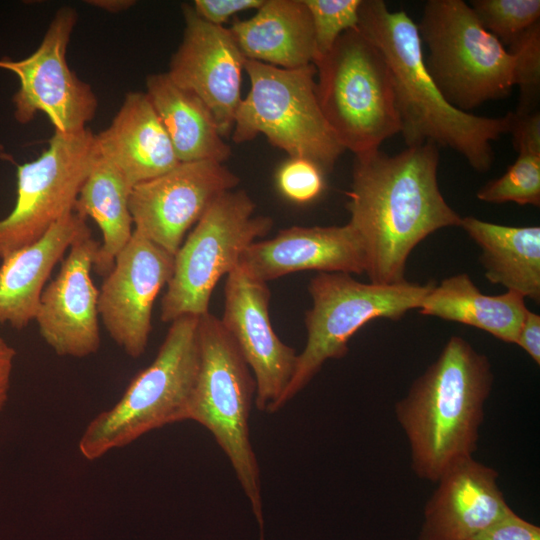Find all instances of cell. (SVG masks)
<instances>
[{"instance_id":"obj_1","label":"cell","mask_w":540,"mask_h":540,"mask_svg":"<svg viewBox=\"0 0 540 540\" xmlns=\"http://www.w3.org/2000/svg\"><path fill=\"white\" fill-rule=\"evenodd\" d=\"M355 156L346 208L365 273L374 284L404 282L412 250L435 231L461 223L439 189L438 146L425 142L395 155L378 148Z\"/></svg>"},{"instance_id":"obj_2","label":"cell","mask_w":540,"mask_h":540,"mask_svg":"<svg viewBox=\"0 0 540 540\" xmlns=\"http://www.w3.org/2000/svg\"><path fill=\"white\" fill-rule=\"evenodd\" d=\"M358 27L379 48L393 79L395 102L407 147L425 142L451 148L478 172L490 169L491 142L510 133L513 112L477 116L450 105L430 76L417 24L382 0H362Z\"/></svg>"},{"instance_id":"obj_3","label":"cell","mask_w":540,"mask_h":540,"mask_svg":"<svg viewBox=\"0 0 540 540\" xmlns=\"http://www.w3.org/2000/svg\"><path fill=\"white\" fill-rule=\"evenodd\" d=\"M492 383L487 356L452 336L396 404L419 478L436 483L453 462L473 456Z\"/></svg>"},{"instance_id":"obj_4","label":"cell","mask_w":540,"mask_h":540,"mask_svg":"<svg viewBox=\"0 0 540 540\" xmlns=\"http://www.w3.org/2000/svg\"><path fill=\"white\" fill-rule=\"evenodd\" d=\"M199 317L171 323L154 360L130 381L121 398L97 414L78 442L81 456L94 461L168 424L187 420L199 368Z\"/></svg>"},{"instance_id":"obj_5","label":"cell","mask_w":540,"mask_h":540,"mask_svg":"<svg viewBox=\"0 0 540 540\" xmlns=\"http://www.w3.org/2000/svg\"><path fill=\"white\" fill-rule=\"evenodd\" d=\"M199 368L187 420L205 427L229 459L260 527H263L260 469L250 440L255 403L253 374L220 319L199 317Z\"/></svg>"},{"instance_id":"obj_6","label":"cell","mask_w":540,"mask_h":540,"mask_svg":"<svg viewBox=\"0 0 540 540\" xmlns=\"http://www.w3.org/2000/svg\"><path fill=\"white\" fill-rule=\"evenodd\" d=\"M313 64L320 108L345 150L378 149L401 131L389 66L359 27L341 34Z\"/></svg>"},{"instance_id":"obj_7","label":"cell","mask_w":540,"mask_h":540,"mask_svg":"<svg viewBox=\"0 0 540 540\" xmlns=\"http://www.w3.org/2000/svg\"><path fill=\"white\" fill-rule=\"evenodd\" d=\"M428 48L426 68L446 101L470 110L505 98L514 85V59L462 0H428L417 25Z\"/></svg>"},{"instance_id":"obj_8","label":"cell","mask_w":540,"mask_h":540,"mask_svg":"<svg viewBox=\"0 0 540 540\" xmlns=\"http://www.w3.org/2000/svg\"><path fill=\"white\" fill-rule=\"evenodd\" d=\"M250 90L234 121L232 140L243 143L263 134L290 158H305L331 170L345 151L320 108L314 64L285 69L246 59Z\"/></svg>"},{"instance_id":"obj_9","label":"cell","mask_w":540,"mask_h":540,"mask_svg":"<svg viewBox=\"0 0 540 540\" xmlns=\"http://www.w3.org/2000/svg\"><path fill=\"white\" fill-rule=\"evenodd\" d=\"M435 284L405 280L379 285L357 281L347 273L319 272L308 286L312 307L305 314L306 345L273 412L296 396L327 360L343 358L350 338L360 328L378 318L400 320L419 308Z\"/></svg>"},{"instance_id":"obj_10","label":"cell","mask_w":540,"mask_h":540,"mask_svg":"<svg viewBox=\"0 0 540 540\" xmlns=\"http://www.w3.org/2000/svg\"><path fill=\"white\" fill-rule=\"evenodd\" d=\"M255 208L246 191L231 190L205 211L174 254L173 273L161 299V321L209 312L219 279L238 267L244 250L273 226L269 216L254 215Z\"/></svg>"},{"instance_id":"obj_11","label":"cell","mask_w":540,"mask_h":540,"mask_svg":"<svg viewBox=\"0 0 540 540\" xmlns=\"http://www.w3.org/2000/svg\"><path fill=\"white\" fill-rule=\"evenodd\" d=\"M98 157L95 134L54 131L48 147L17 166L16 201L0 219V259L41 238L73 211L81 186Z\"/></svg>"},{"instance_id":"obj_12","label":"cell","mask_w":540,"mask_h":540,"mask_svg":"<svg viewBox=\"0 0 540 540\" xmlns=\"http://www.w3.org/2000/svg\"><path fill=\"white\" fill-rule=\"evenodd\" d=\"M78 20L69 6L58 9L38 48L21 60L0 59V68L20 81L12 97L14 118L31 122L37 113L47 115L54 131L74 134L85 130L97 111L98 99L90 84L72 71L66 60L69 41Z\"/></svg>"},{"instance_id":"obj_13","label":"cell","mask_w":540,"mask_h":540,"mask_svg":"<svg viewBox=\"0 0 540 540\" xmlns=\"http://www.w3.org/2000/svg\"><path fill=\"white\" fill-rule=\"evenodd\" d=\"M239 177L223 163L180 162L166 173L133 187L129 209L134 229L174 255L187 231Z\"/></svg>"},{"instance_id":"obj_14","label":"cell","mask_w":540,"mask_h":540,"mask_svg":"<svg viewBox=\"0 0 540 540\" xmlns=\"http://www.w3.org/2000/svg\"><path fill=\"white\" fill-rule=\"evenodd\" d=\"M173 266L174 255L134 229L104 276L98 296L99 319L110 338L133 359L146 351L153 305L167 286Z\"/></svg>"},{"instance_id":"obj_15","label":"cell","mask_w":540,"mask_h":540,"mask_svg":"<svg viewBox=\"0 0 540 540\" xmlns=\"http://www.w3.org/2000/svg\"><path fill=\"white\" fill-rule=\"evenodd\" d=\"M224 297L219 319L253 374L255 406L273 413L292 377L298 354L272 327L271 292L266 282L250 277L238 266L227 275Z\"/></svg>"},{"instance_id":"obj_16","label":"cell","mask_w":540,"mask_h":540,"mask_svg":"<svg viewBox=\"0 0 540 540\" xmlns=\"http://www.w3.org/2000/svg\"><path fill=\"white\" fill-rule=\"evenodd\" d=\"M183 38L172 55L170 79L196 95L211 111L222 137L232 133L241 102L246 58L230 29L202 19L192 5L182 4Z\"/></svg>"},{"instance_id":"obj_17","label":"cell","mask_w":540,"mask_h":540,"mask_svg":"<svg viewBox=\"0 0 540 540\" xmlns=\"http://www.w3.org/2000/svg\"><path fill=\"white\" fill-rule=\"evenodd\" d=\"M99 246L90 228L84 231L42 292L34 321L58 356L85 358L101 346L99 289L91 277Z\"/></svg>"},{"instance_id":"obj_18","label":"cell","mask_w":540,"mask_h":540,"mask_svg":"<svg viewBox=\"0 0 540 540\" xmlns=\"http://www.w3.org/2000/svg\"><path fill=\"white\" fill-rule=\"evenodd\" d=\"M238 266L250 277L268 282L290 273L315 270L362 274L365 255L360 239L343 226H293L266 240L255 241L242 253Z\"/></svg>"},{"instance_id":"obj_19","label":"cell","mask_w":540,"mask_h":540,"mask_svg":"<svg viewBox=\"0 0 540 540\" xmlns=\"http://www.w3.org/2000/svg\"><path fill=\"white\" fill-rule=\"evenodd\" d=\"M498 472L473 456L453 462L424 508L418 540H471L511 508Z\"/></svg>"},{"instance_id":"obj_20","label":"cell","mask_w":540,"mask_h":540,"mask_svg":"<svg viewBox=\"0 0 540 540\" xmlns=\"http://www.w3.org/2000/svg\"><path fill=\"white\" fill-rule=\"evenodd\" d=\"M95 142L99 156L115 166L132 188L180 163L147 94L141 91L125 95L110 125L95 134Z\"/></svg>"},{"instance_id":"obj_21","label":"cell","mask_w":540,"mask_h":540,"mask_svg":"<svg viewBox=\"0 0 540 540\" xmlns=\"http://www.w3.org/2000/svg\"><path fill=\"white\" fill-rule=\"evenodd\" d=\"M74 211L58 220L37 241L2 260L0 325L23 329L34 321L42 292L56 264L89 226Z\"/></svg>"},{"instance_id":"obj_22","label":"cell","mask_w":540,"mask_h":540,"mask_svg":"<svg viewBox=\"0 0 540 540\" xmlns=\"http://www.w3.org/2000/svg\"><path fill=\"white\" fill-rule=\"evenodd\" d=\"M230 31L246 59L285 69L313 64L314 32L304 0H265Z\"/></svg>"},{"instance_id":"obj_23","label":"cell","mask_w":540,"mask_h":540,"mask_svg":"<svg viewBox=\"0 0 540 540\" xmlns=\"http://www.w3.org/2000/svg\"><path fill=\"white\" fill-rule=\"evenodd\" d=\"M164 126L179 162H225L231 156L209 108L175 84L167 73L148 75L145 92Z\"/></svg>"},{"instance_id":"obj_24","label":"cell","mask_w":540,"mask_h":540,"mask_svg":"<svg viewBox=\"0 0 540 540\" xmlns=\"http://www.w3.org/2000/svg\"><path fill=\"white\" fill-rule=\"evenodd\" d=\"M460 226L480 247L485 277L524 298L540 300V227L506 226L473 216Z\"/></svg>"},{"instance_id":"obj_25","label":"cell","mask_w":540,"mask_h":540,"mask_svg":"<svg viewBox=\"0 0 540 540\" xmlns=\"http://www.w3.org/2000/svg\"><path fill=\"white\" fill-rule=\"evenodd\" d=\"M527 310L522 295L513 291L486 295L466 273L435 284L418 308L422 315L472 326L514 344Z\"/></svg>"},{"instance_id":"obj_26","label":"cell","mask_w":540,"mask_h":540,"mask_svg":"<svg viewBox=\"0 0 540 540\" xmlns=\"http://www.w3.org/2000/svg\"><path fill=\"white\" fill-rule=\"evenodd\" d=\"M132 189L119 170L98 154L76 198L73 211L92 218L102 233L93 266L102 277L112 269L116 256L133 235L129 209Z\"/></svg>"},{"instance_id":"obj_27","label":"cell","mask_w":540,"mask_h":540,"mask_svg":"<svg viewBox=\"0 0 540 540\" xmlns=\"http://www.w3.org/2000/svg\"><path fill=\"white\" fill-rule=\"evenodd\" d=\"M489 203L515 202L518 205H540V154L518 151V156L499 178L487 182L477 194Z\"/></svg>"},{"instance_id":"obj_28","label":"cell","mask_w":540,"mask_h":540,"mask_svg":"<svg viewBox=\"0 0 540 540\" xmlns=\"http://www.w3.org/2000/svg\"><path fill=\"white\" fill-rule=\"evenodd\" d=\"M470 7L480 24L503 45L539 22V0H473Z\"/></svg>"},{"instance_id":"obj_29","label":"cell","mask_w":540,"mask_h":540,"mask_svg":"<svg viewBox=\"0 0 540 540\" xmlns=\"http://www.w3.org/2000/svg\"><path fill=\"white\" fill-rule=\"evenodd\" d=\"M514 59V85L520 90L517 115L528 114L534 105L540 87V21L533 24L508 45Z\"/></svg>"},{"instance_id":"obj_30","label":"cell","mask_w":540,"mask_h":540,"mask_svg":"<svg viewBox=\"0 0 540 540\" xmlns=\"http://www.w3.org/2000/svg\"><path fill=\"white\" fill-rule=\"evenodd\" d=\"M362 0H304L313 25L315 58L325 56L338 37L358 27Z\"/></svg>"},{"instance_id":"obj_31","label":"cell","mask_w":540,"mask_h":540,"mask_svg":"<svg viewBox=\"0 0 540 540\" xmlns=\"http://www.w3.org/2000/svg\"><path fill=\"white\" fill-rule=\"evenodd\" d=\"M276 179L281 193L300 204L319 197L325 186L323 170L305 158H290L279 168Z\"/></svg>"},{"instance_id":"obj_32","label":"cell","mask_w":540,"mask_h":540,"mask_svg":"<svg viewBox=\"0 0 540 540\" xmlns=\"http://www.w3.org/2000/svg\"><path fill=\"white\" fill-rule=\"evenodd\" d=\"M471 540H540V527L511 509Z\"/></svg>"},{"instance_id":"obj_33","label":"cell","mask_w":540,"mask_h":540,"mask_svg":"<svg viewBox=\"0 0 540 540\" xmlns=\"http://www.w3.org/2000/svg\"><path fill=\"white\" fill-rule=\"evenodd\" d=\"M265 0H195L192 5L205 21L222 26L231 16L245 10L258 9Z\"/></svg>"},{"instance_id":"obj_34","label":"cell","mask_w":540,"mask_h":540,"mask_svg":"<svg viewBox=\"0 0 540 540\" xmlns=\"http://www.w3.org/2000/svg\"><path fill=\"white\" fill-rule=\"evenodd\" d=\"M510 133L515 150L540 154V114L535 110L528 114L516 115Z\"/></svg>"},{"instance_id":"obj_35","label":"cell","mask_w":540,"mask_h":540,"mask_svg":"<svg viewBox=\"0 0 540 540\" xmlns=\"http://www.w3.org/2000/svg\"><path fill=\"white\" fill-rule=\"evenodd\" d=\"M532 359L540 364V316L529 309L520 325L516 342Z\"/></svg>"},{"instance_id":"obj_36","label":"cell","mask_w":540,"mask_h":540,"mask_svg":"<svg viewBox=\"0 0 540 540\" xmlns=\"http://www.w3.org/2000/svg\"><path fill=\"white\" fill-rule=\"evenodd\" d=\"M15 358L16 350L0 336V412L8 401Z\"/></svg>"},{"instance_id":"obj_37","label":"cell","mask_w":540,"mask_h":540,"mask_svg":"<svg viewBox=\"0 0 540 540\" xmlns=\"http://www.w3.org/2000/svg\"><path fill=\"white\" fill-rule=\"evenodd\" d=\"M85 3L102 9L109 13H119L128 10L136 1L134 0H87Z\"/></svg>"},{"instance_id":"obj_38","label":"cell","mask_w":540,"mask_h":540,"mask_svg":"<svg viewBox=\"0 0 540 540\" xmlns=\"http://www.w3.org/2000/svg\"><path fill=\"white\" fill-rule=\"evenodd\" d=\"M3 149H4L3 146L0 145V153L3 151Z\"/></svg>"}]
</instances>
